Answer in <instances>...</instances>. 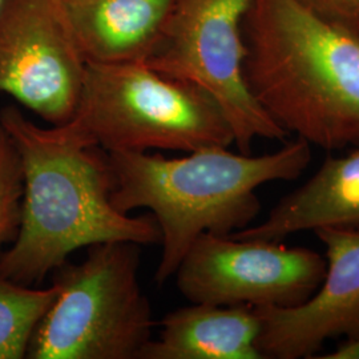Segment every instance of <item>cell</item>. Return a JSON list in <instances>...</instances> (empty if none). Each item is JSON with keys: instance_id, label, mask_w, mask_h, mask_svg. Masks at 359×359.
Segmentation results:
<instances>
[{"instance_id": "obj_1", "label": "cell", "mask_w": 359, "mask_h": 359, "mask_svg": "<svg viewBox=\"0 0 359 359\" xmlns=\"http://www.w3.org/2000/svg\"><path fill=\"white\" fill-rule=\"evenodd\" d=\"M0 123L23 169L20 228L0 256V276L32 286L79 249L115 241L161 243L154 216L133 217L114 206L109 154L75 120L41 128L18 107L6 105Z\"/></svg>"}, {"instance_id": "obj_2", "label": "cell", "mask_w": 359, "mask_h": 359, "mask_svg": "<svg viewBox=\"0 0 359 359\" xmlns=\"http://www.w3.org/2000/svg\"><path fill=\"white\" fill-rule=\"evenodd\" d=\"M244 75L290 136L325 151L359 148V35L298 0H250Z\"/></svg>"}, {"instance_id": "obj_3", "label": "cell", "mask_w": 359, "mask_h": 359, "mask_svg": "<svg viewBox=\"0 0 359 359\" xmlns=\"http://www.w3.org/2000/svg\"><path fill=\"white\" fill-rule=\"evenodd\" d=\"M109 158L114 206L123 213L148 209L160 228L163 250L154 280L163 285L201 234L229 236L252 225L261 210L257 189L298 179L311 161V145L295 139L261 156L217 147L176 158L147 152Z\"/></svg>"}, {"instance_id": "obj_4", "label": "cell", "mask_w": 359, "mask_h": 359, "mask_svg": "<svg viewBox=\"0 0 359 359\" xmlns=\"http://www.w3.org/2000/svg\"><path fill=\"white\" fill-rule=\"evenodd\" d=\"M72 120L108 154H191L234 144L226 117L205 90L145 63H87Z\"/></svg>"}, {"instance_id": "obj_5", "label": "cell", "mask_w": 359, "mask_h": 359, "mask_svg": "<svg viewBox=\"0 0 359 359\" xmlns=\"http://www.w3.org/2000/svg\"><path fill=\"white\" fill-rule=\"evenodd\" d=\"M142 245H92L79 264L53 271L56 295L32 334L26 358L139 359L154 318L139 281Z\"/></svg>"}, {"instance_id": "obj_6", "label": "cell", "mask_w": 359, "mask_h": 359, "mask_svg": "<svg viewBox=\"0 0 359 359\" xmlns=\"http://www.w3.org/2000/svg\"><path fill=\"white\" fill-rule=\"evenodd\" d=\"M250 0H177L164 38L145 65L205 90L221 107L240 154L258 139L289 135L257 103L244 75L243 25Z\"/></svg>"}, {"instance_id": "obj_7", "label": "cell", "mask_w": 359, "mask_h": 359, "mask_svg": "<svg viewBox=\"0 0 359 359\" xmlns=\"http://www.w3.org/2000/svg\"><path fill=\"white\" fill-rule=\"evenodd\" d=\"M325 271V257L308 248L205 233L175 276L192 304L293 308L317 292Z\"/></svg>"}, {"instance_id": "obj_8", "label": "cell", "mask_w": 359, "mask_h": 359, "mask_svg": "<svg viewBox=\"0 0 359 359\" xmlns=\"http://www.w3.org/2000/svg\"><path fill=\"white\" fill-rule=\"evenodd\" d=\"M86 69L60 0H1L0 93L65 126L76 115Z\"/></svg>"}, {"instance_id": "obj_9", "label": "cell", "mask_w": 359, "mask_h": 359, "mask_svg": "<svg viewBox=\"0 0 359 359\" xmlns=\"http://www.w3.org/2000/svg\"><path fill=\"white\" fill-rule=\"evenodd\" d=\"M326 250L317 292L293 308H255L261 320L264 359L313 358L327 339L359 335V231H314Z\"/></svg>"}, {"instance_id": "obj_10", "label": "cell", "mask_w": 359, "mask_h": 359, "mask_svg": "<svg viewBox=\"0 0 359 359\" xmlns=\"http://www.w3.org/2000/svg\"><path fill=\"white\" fill-rule=\"evenodd\" d=\"M87 63H147L164 38L177 0L62 1Z\"/></svg>"}, {"instance_id": "obj_11", "label": "cell", "mask_w": 359, "mask_h": 359, "mask_svg": "<svg viewBox=\"0 0 359 359\" xmlns=\"http://www.w3.org/2000/svg\"><path fill=\"white\" fill-rule=\"evenodd\" d=\"M321 228L359 231V148L329 156L305 184L283 196L261 224L231 236L283 241L295 233Z\"/></svg>"}, {"instance_id": "obj_12", "label": "cell", "mask_w": 359, "mask_h": 359, "mask_svg": "<svg viewBox=\"0 0 359 359\" xmlns=\"http://www.w3.org/2000/svg\"><path fill=\"white\" fill-rule=\"evenodd\" d=\"M160 326L139 359H264L253 306L192 304L168 313Z\"/></svg>"}, {"instance_id": "obj_13", "label": "cell", "mask_w": 359, "mask_h": 359, "mask_svg": "<svg viewBox=\"0 0 359 359\" xmlns=\"http://www.w3.org/2000/svg\"><path fill=\"white\" fill-rule=\"evenodd\" d=\"M56 295L0 276V359L26 358L32 334Z\"/></svg>"}, {"instance_id": "obj_14", "label": "cell", "mask_w": 359, "mask_h": 359, "mask_svg": "<svg viewBox=\"0 0 359 359\" xmlns=\"http://www.w3.org/2000/svg\"><path fill=\"white\" fill-rule=\"evenodd\" d=\"M23 200V169L11 137L0 123V256L19 233Z\"/></svg>"}, {"instance_id": "obj_15", "label": "cell", "mask_w": 359, "mask_h": 359, "mask_svg": "<svg viewBox=\"0 0 359 359\" xmlns=\"http://www.w3.org/2000/svg\"><path fill=\"white\" fill-rule=\"evenodd\" d=\"M311 13L359 35V0H298Z\"/></svg>"}, {"instance_id": "obj_16", "label": "cell", "mask_w": 359, "mask_h": 359, "mask_svg": "<svg viewBox=\"0 0 359 359\" xmlns=\"http://www.w3.org/2000/svg\"><path fill=\"white\" fill-rule=\"evenodd\" d=\"M318 359H359V335L348 337V339L326 355L314 357Z\"/></svg>"}, {"instance_id": "obj_17", "label": "cell", "mask_w": 359, "mask_h": 359, "mask_svg": "<svg viewBox=\"0 0 359 359\" xmlns=\"http://www.w3.org/2000/svg\"><path fill=\"white\" fill-rule=\"evenodd\" d=\"M60 1H69V0H60Z\"/></svg>"}, {"instance_id": "obj_18", "label": "cell", "mask_w": 359, "mask_h": 359, "mask_svg": "<svg viewBox=\"0 0 359 359\" xmlns=\"http://www.w3.org/2000/svg\"><path fill=\"white\" fill-rule=\"evenodd\" d=\"M0 4H1V0H0Z\"/></svg>"}]
</instances>
